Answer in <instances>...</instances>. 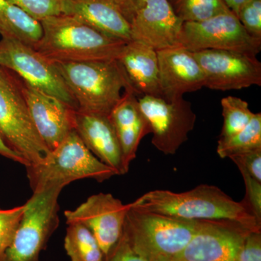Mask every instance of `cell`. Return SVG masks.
<instances>
[{
  "mask_svg": "<svg viewBox=\"0 0 261 261\" xmlns=\"http://www.w3.org/2000/svg\"><path fill=\"white\" fill-rule=\"evenodd\" d=\"M129 205L137 210L178 219L231 221L250 231H261V222L246 201L237 202L219 187L213 185H199L193 190L181 193L153 190Z\"/></svg>",
  "mask_w": 261,
  "mask_h": 261,
  "instance_id": "cell-1",
  "label": "cell"
},
{
  "mask_svg": "<svg viewBox=\"0 0 261 261\" xmlns=\"http://www.w3.org/2000/svg\"><path fill=\"white\" fill-rule=\"evenodd\" d=\"M40 23L42 37L33 47L56 63L117 60L127 43L69 15L49 17Z\"/></svg>",
  "mask_w": 261,
  "mask_h": 261,
  "instance_id": "cell-2",
  "label": "cell"
},
{
  "mask_svg": "<svg viewBox=\"0 0 261 261\" xmlns=\"http://www.w3.org/2000/svg\"><path fill=\"white\" fill-rule=\"evenodd\" d=\"M53 63L78 111L109 116L126 92L135 93L118 60Z\"/></svg>",
  "mask_w": 261,
  "mask_h": 261,
  "instance_id": "cell-3",
  "label": "cell"
},
{
  "mask_svg": "<svg viewBox=\"0 0 261 261\" xmlns=\"http://www.w3.org/2000/svg\"><path fill=\"white\" fill-rule=\"evenodd\" d=\"M25 168L33 193L55 187L64 188L83 178L102 182L116 175L87 148L74 130L51 151L45 161Z\"/></svg>",
  "mask_w": 261,
  "mask_h": 261,
  "instance_id": "cell-4",
  "label": "cell"
},
{
  "mask_svg": "<svg viewBox=\"0 0 261 261\" xmlns=\"http://www.w3.org/2000/svg\"><path fill=\"white\" fill-rule=\"evenodd\" d=\"M0 135L10 148L27 161V166L42 163L50 154L33 123L23 94V81L2 66Z\"/></svg>",
  "mask_w": 261,
  "mask_h": 261,
  "instance_id": "cell-5",
  "label": "cell"
},
{
  "mask_svg": "<svg viewBox=\"0 0 261 261\" xmlns=\"http://www.w3.org/2000/svg\"><path fill=\"white\" fill-rule=\"evenodd\" d=\"M205 220L178 219L130 207L123 233L149 258L171 259L186 247Z\"/></svg>",
  "mask_w": 261,
  "mask_h": 261,
  "instance_id": "cell-6",
  "label": "cell"
},
{
  "mask_svg": "<svg viewBox=\"0 0 261 261\" xmlns=\"http://www.w3.org/2000/svg\"><path fill=\"white\" fill-rule=\"evenodd\" d=\"M61 187L33 193L13 242L2 261H39L41 252L59 225Z\"/></svg>",
  "mask_w": 261,
  "mask_h": 261,
  "instance_id": "cell-7",
  "label": "cell"
},
{
  "mask_svg": "<svg viewBox=\"0 0 261 261\" xmlns=\"http://www.w3.org/2000/svg\"><path fill=\"white\" fill-rule=\"evenodd\" d=\"M0 66L14 72L23 82L78 110L56 65L34 47L14 39L0 40Z\"/></svg>",
  "mask_w": 261,
  "mask_h": 261,
  "instance_id": "cell-8",
  "label": "cell"
},
{
  "mask_svg": "<svg viewBox=\"0 0 261 261\" xmlns=\"http://www.w3.org/2000/svg\"><path fill=\"white\" fill-rule=\"evenodd\" d=\"M179 42L191 51L220 49L256 56L261 49V39L252 37L231 11L203 21L185 22Z\"/></svg>",
  "mask_w": 261,
  "mask_h": 261,
  "instance_id": "cell-9",
  "label": "cell"
},
{
  "mask_svg": "<svg viewBox=\"0 0 261 261\" xmlns=\"http://www.w3.org/2000/svg\"><path fill=\"white\" fill-rule=\"evenodd\" d=\"M138 102L150 126L152 145L163 154L176 153L195 128L197 116L191 102L183 97L167 101L149 95Z\"/></svg>",
  "mask_w": 261,
  "mask_h": 261,
  "instance_id": "cell-10",
  "label": "cell"
},
{
  "mask_svg": "<svg viewBox=\"0 0 261 261\" xmlns=\"http://www.w3.org/2000/svg\"><path fill=\"white\" fill-rule=\"evenodd\" d=\"M129 203L124 205L110 193L90 196L73 211H65L67 224L78 223L93 233L102 249L106 261L123 233Z\"/></svg>",
  "mask_w": 261,
  "mask_h": 261,
  "instance_id": "cell-11",
  "label": "cell"
},
{
  "mask_svg": "<svg viewBox=\"0 0 261 261\" xmlns=\"http://www.w3.org/2000/svg\"><path fill=\"white\" fill-rule=\"evenodd\" d=\"M205 75V87L227 91L261 86V63L256 56L238 51H192Z\"/></svg>",
  "mask_w": 261,
  "mask_h": 261,
  "instance_id": "cell-12",
  "label": "cell"
},
{
  "mask_svg": "<svg viewBox=\"0 0 261 261\" xmlns=\"http://www.w3.org/2000/svg\"><path fill=\"white\" fill-rule=\"evenodd\" d=\"M250 231L233 221L205 220L186 247L170 260L238 261L245 237Z\"/></svg>",
  "mask_w": 261,
  "mask_h": 261,
  "instance_id": "cell-13",
  "label": "cell"
},
{
  "mask_svg": "<svg viewBox=\"0 0 261 261\" xmlns=\"http://www.w3.org/2000/svg\"><path fill=\"white\" fill-rule=\"evenodd\" d=\"M183 23L168 0H146L130 22V38L156 51L179 47Z\"/></svg>",
  "mask_w": 261,
  "mask_h": 261,
  "instance_id": "cell-14",
  "label": "cell"
},
{
  "mask_svg": "<svg viewBox=\"0 0 261 261\" xmlns=\"http://www.w3.org/2000/svg\"><path fill=\"white\" fill-rule=\"evenodd\" d=\"M23 91L33 123L51 152L71 130H74L76 110L61 99L38 90L23 81Z\"/></svg>",
  "mask_w": 261,
  "mask_h": 261,
  "instance_id": "cell-15",
  "label": "cell"
},
{
  "mask_svg": "<svg viewBox=\"0 0 261 261\" xmlns=\"http://www.w3.org/2000/svg\"><path fill=\"white\" fill-rule=\"evenodd\" d=\"M157 55L163 99L173 100L205 87V75L192 51L179 46Z\"/></svg>",
  "mask_w": 261,
  "mask_h": 261,
  "instance_id": "cell-16",
  "label": "cell"
},
{
  "mask_svg": "<svg viewBox=\"0 0 261 261\" xmlns=\"http://www.w3.org/2000/svg\"><path fill=\"white\" fill-rule=\"evenodd\" d=\"M74 130L87 148L116 175L128 172L123 163L121 146L109 116L75 111Z\"/></svg>",
  "mask_w": 261,
  "mask_h": 261,
  "instance_id": "cell-17",
  "label": "cell"
},
{
  "mask_svg": "<svg viewBox=\"0 0 261 261\" xmlns=\"http://www.w3.org/2000/svg\"><path fill=\"white\" fill-rule=\"evenodd\" d=\"M63 14L111 37L132 41L129 22L113 0H63Z\"/></svg>",
  "mask_w": 261,
  "mask_h": 261,
  "instance_id": "cell-18",
  "label": "cell"
},
{
  "mask_svg": "<svg viewBox=\"0 0 261 261\" xmlns=\"http://www.w3.org/2000/svg\"><path fill=\"white\" fill-rule=\"evenodd\" d=\"M109 117L119 141L125 167L128 171L141 141L151 134L150 126L141 111L137 94L132 91L124 94Z\"/></svg>",
  "mask_w": 261,
  "mask_h": 261,
  "instance_id": "cell-19",
  "label": "cell"
},
{
  "mask_svg": "<svg viewBox=\"0 0 261 261\" xmlns=\"http://www.w3.org/2000/svg\"><path fill=\"white\" fill-rule=\"evenodd\" d=\"M136 94L163 98L157 51L143 43L127 42L118 57Z\"/></svg>",
  "mask_w": 261,
  "mask_h": 261,
  "instance_id": "cell-20",
  "label": "cell"
},
{
  "mask_svg": "<svg viewBox=\"0 0 261 261\" xmlns=\"http://www.w3.org/2000/svg\"><path fill=\"white\" fill-rule=\"evenodd\" d=\"M0 35L34 47L42 37V25L8 0H0Z\"/></svg>",
  "mask_w": 261,
  "mask_h": 261,
  "instance_id": "cell-21",
  "label": "cell"
},
{
  "mask_svg": "<svg viewBox=\"0 0 261 261\" xmlns=\"http://www.w3.org/2000/svg\"><path fill=\"white\" fill-rule=\"evenodd\" d=\"M71 261H106L102 249L88 228L78 223L68 224L64 240Z\"/></svg>",
  "mask_w": 261,
  "mask_h": 261,
  "instance_id": "cell-22",
  "label": "cell"
},
{
  "mask_svg": "<svg viewBox=\"0 0 261 261\" xmlns=\"http://www.w3.org/2000/svg\"><path fill=\"white\" fill-rule=\"evenodd\" d=\"M261 149V113H255L251 121L236 135L218 141L217 154L221 159Z\"/></svg>",
  "mask_w": 261,
  "mask_h": 261,
  "instance_id": "cell-23",
  "label": "cell"
},
{
  "mask_svg": "<svg viewBox=\"0 0 261 261\" xmlns=\"http://www.w3.org/2000/svg\"><path fill=\"white\" fill-rule=\"evenodd\" d=\"M221 105L224 123L219 140L229 138L241 132L255 115L249 108L248 102L241 98L227 96L221 99Z\"/></svg>",
  "mask_w": 261,
  "mask_h": 261,
  "instance_id": "cell-24",
  "label": "cell"
},
{
  "mask_svg": "<svg viewBox=\"0 0 261 261\" xmlns=\"http://www.w3.org/2000/svg\"><path fill=\"white\" fill-rule=\"evenodd\" d=\"M176 15L185 22H200L231 11L222 0H168Z\"/></svg>",
  "mask_w": 261,
  "mask_h": 261,
  "instance_id": "cell-25",
  "label": "cell"
},
{
  "mask_svg": "<svg viewBox=\"0 0 261 261\" xmlns=\"http://www.w3.org/2000/svg\"><path fill=\"white\" fill-rule=\"evenodd\" d=\"M25 204L8 210L0 209V261L13 242L23 219Z\"/></svg>",
  "mask_w": 261,
  "mask_h": 261,
  "instance_id": "cell-26",
  "label": "cell"
},
{
  "mask_svg": "<svg viewBox=\"0 0 261 261\" xmlns=\"http://www.w3.org/2000/svg\"><path fill=\"white\" fill-rule=\"evenodd\" d=\"M38 21L63 14V0H8Z\"/></svg>",
  "mask_w": 261,
  "mask_h": 261,
  "instance_id": "cell-27",
  "label": "cell"
},
{
  "mask_svg": "<svg viewBox=\"0 0 261 261\" xmlns=\"http://www.w3.org/2000/svg\"><path fill=\"white\" fill-rule=\"evenodd\" d=\"M238 18L252 37L261 39V0H250L243 5Z\"/></svg>",
  "mask_w": 261,
  "mask_h": 261,
  "instance_id": "cell-28",
  "label": "cell"
},
{
  "mask_svg": "<svg viewBox=\"0 0 261 261\" xmlns=\"http://www.w3.org/2000/svg\"><path fill=\"white\" fill-rule=\"evenodd\" d=\"M107 261H153L145 254L139 251L130 240L122 233L119 242L117 244Z\"/></svg>",
  "mask_w": 261,
  "mask_h": 261,
  "instance_id": "cell-29",
  "label": "cell"
},
{
  "mask_svg": "<svg viewBox=\"0 0 261 261\" xmlns=\"http://www.w3.org/2000/svg\"><path fill=\"white\" fill-rule=\"evenodd\" d=\"M246 188L245 201L250 206L255 217L261 222V182L252 177L246 171L239 168Z\"/></svg>",
  "mask_w": 261,
  "mask_h": 261,
  "instance_id": "cell-30",
  "label": "cell"
},
{
  "mask_svg": "<svg viewBox=\"0 0 261 261\" xmlns=\"http://www.w3.org/2000/svg\"><path fill=\"white\" fill-rule=\"evenodd\" d=\"M228 159H231L238 168H243L252 177L261 182V149L235 154Z\"/></svg>",
  "mask_w": 261,
  "mask_h": 261,
  "instance_id": "cell-31",
  "label": "cell"
},
{
  "mask_svg": "<svg viewBox=\"0 0 261 261\" xmlns=\"http://www.w3.org/2000/svg\"><path fill=\"white\" fill-rule=\"evenodd\" d=\"M238 261H261V231L247 233L239 253Z\"/></svg>",
  "mask_w": 261,
  "mask_h": 261,
  "instance_id": "cell-32",
  "label": "cell"
},
{
  "mask_svg": "<svg viewBox=\"0 0 261 261\" xmlns=\"http://www.w3.org/2000/svg\"><path fill=\"white\" fill-rule=\"evenodd\" d=\"M128 22L145 4L146 0H113Z\"/></svg>",
  "mask_w": 261,
  "mask_h": 261,
  "instance_id": "cell-33",
  "label": "cell"
},
{
  "mask_svg": "<svg viewBox=\"0 0 261 261\" xmlns=\"http://www.w3.org/2000/svg\"><path fill=\"white\" fill-rule=\"evenodd\" d=\"M0 155L15 161V162L20 163V164L23 165L25 167L28 166L27 161L20 154L17 153L5 143L1 135H0Z\"/></svg>",
  "mask_w": 261,
  "mask_h": 261,
  "instance_id": "cell-34",
  "label": "cell"
},
{
  "mask_svg": "<svg viewBox=\"0 0 261 261\" xmlns=\"http://www.w3.org/2000/svg\"><path fill=\"white\" fill-rule=\"evenodd\" d=\"M225 5L238 16L239 11L243 5L246 4L250 0H222Z\"/></svg>",
  "mask_w": 261,
  "mask_h": 261,
  "instance_id": "cell-35",
  "label": "cell"
},
{
  "mask_svg": "<svg viewBox=\"0 0 261 261\" xmlns=\"http://www.w3.org/2000/svg\"><path fill=\"white\" fill-rule=\"evenodd\" d=\"M153 260V261H173V260H170V259L163 258V257H159V258L153 259V260Z\"/></svg>",
  "mask_w": 261,
  "mask_h": 261,
  "instance_id": "cell-36",
  "label": "cell"
}]
</instances>
